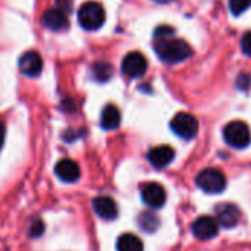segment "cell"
I'll list each match as a JSON object with an SVG mask.
<instances>
[{"label":"cell","instance_id":"6da1fadb","mask_svg":"<svg viewBox=\"0 0 251 251\" xmlns=\"http://www.w3.org/2000/svg\"><path fill=\"white\" fill-rule=\"evenodd\" d=\"M154 49L159 57L166 63H179L193 54L191 47L184 40L174 38V35L156 38Z\"/></svg>","mask_w":251,"mask_h":251},{"label":"cell","instance_id":"7a4b0ae2","mask_svg":"<svg viewBox=\"0 0 251 251\" xmlns=\"http://www.w3.org/2000/svg\"><path fill=\"white\" fill-rule=\"evenodd\" d=\"M106 21L104 7L99 1H85L78 10V22L87 31H97Z\"/></svg>","mask_w":251,"mask_h":251},{"label":"cell","instance_id":"3957f363","mask_svg":"<svg viewBox=\"0 0 251 251\" xmlns=\"http://www.w3.org/2000/svg\"><path fill=\"white\" fill-rule=\"evenodd\" d=\"M224 138L234 149H246L251 141L250 128L243 121H232L224 128Z\"/></svg>","mask_w":251,"mask_h":251},{"label":"cell","instance_id":"277c9868","mask_svg":"<svg viewBox=\"0 0 251 251\" xmlns=\"http://www.w3.org/2000/svg\"><path fill=\"white\" fill-rule=\"evenodd\" d=\"M200 190H203L207 194H219L226 188V178L225 175L215 168L204 169L199 174L196 179Z\"/></svg>","mask_w":251,"mask_h":251},{"label":"cell","instance_id":"5b68a950","mask_svg":"<svg viewBox=\"0 0 251 251\" xmlns=\"http://www.w3.org/2000/svg\"><path fill=\"white\" fill-rule=\"evenodd\" d=\"M171 129L182 140H193L199 132V122L193 115L181 112L171 121Z\"/></svg>","mask_w":251,"mask_h":251},{"label":"cell","instance_id":"8992f818","mask_svg":"<svg viewBox=\"0 0 251 251\" xmlns=\"http://www.w3.org/2000/svg\"><path fill=\"white\" fill-rule=\"evenodd\" d=\"M147 71V60L140 51L128 53L122 60V72L128 78H140Z\"/></svg>","mask_w":251,"mask_h":251},{"label":"cell","instance_id":"52a82bcc","mask_svg":"<svg viewBox=\"0 0 251 251\" xmlns=\"http://www.w3.org/2000/svg\"><path fill=\"white\" fill-rule=\"evenodd\" d=\"M141 199L149 207L160 209L166 203V191L157 182H147L141 185Z\"/></svg>","mask_w":251,"mask_h":251},{"label":"cell","instance_id":"ba28073f","mask_svg":"<svg viewBox=\"0 0 251 251\" xmlns=\"http://www.w3.org/2000/svg\"><path fill=\"white\" fill-rule=\"evenodd\" d=\"M18 66H19L21 74H24L25 76H29V78H35L43 71L41 54L35 50H28L24 54H21Z\"/></svg>","mask_w":251,"mask_h":251},{"label":"cell","instance_id":"9c48e42d","mask_svg":"<svg viewBox=\"0 0 251 251\" xmlns=\"http://www.w3.org/2000/svg\"><path fill=\"white\" fill-rule=\"evenodd\" d=\"M191 231H193V235L199 240H203V241L212 240L219 232V224L216 219L210 216H200L194 221Z\"/></svg>","mask_w":251,"mask_h":251},{"label":"cell","instance_id":"30bf717a","mask_svg":"<svg viewBox=\"0 0 251 251\" xmlns=\"http://www.w3.org/2000/svg\"><path fill=\"white\" fill-rule=\"evenodd\" d=\"M41 22L47 29L54 32H63L69 28V21L66 13L59 7H51L46 10L41 16Z\"/></svg>","mask_w":251,"mask_h":251},{"label":"cell","instance_id":"8fae6325","mask_svg":"<svg viewBox=\"0 0 251 251\" xmlns=\"http://www.w3.org/2000/svg\"><path fill=\"white\" fill-rule=\"evenodd\" d=\"M241 219L240 209L231 203H222L216 207V221L224 228H234Z\"/></svg>","mask_w":251,"mask_h":251},{"label":"cell","instance_id":"7c38bea8","mask_svg":"<svg viewBox=\"0 0 251 251\" xmlns=\"http://www.w3.org/2000/svg\"><path fill=\"white\" fill-rule=\"evenodd\" d=\"M147 157H149V162L154 168L162 169V168H166L168 165H171L174 162L175 150L171 146H157L149 151Z\"/></svg>","mask_w":251,"mask_h":251},{"label":"cell","instance_id":"4fadbf2b","mask_svg":"<svg viewBox=\"0 0 251 251\" xmlns=\"http://www.w3.org/2000/svg\"><path fill=\"white\" fill-rule=\"evenodd\" d=\"M56 176L63 182H75L81 176V171L76 162L71 159H62L54 166Z\"/></svg>","mask_w":251,"mask_h":251},{"label":"cell","instance_id":"5bb4252c","mask_svg":"<svg viewBox=\"0 0 251 251\" xmlns=\"http://www.w3.org/2000/svg\"><path fill=\"white\" fill-rule=\"evenodd\" d=\"M93 209L104 221H113L118 218V206L112 197L100 196L93 200Z\"/></svg>","mask_w":251,"mask_h":251},{"label":"cell","instance_id":"9a60e30c","mask_svg":"<svg viewBox=\"0 0 251 251\" xmlns=\"http://www.w3.org/2000/svg\"><path fill=\"white\" fill-rule=\"evenodd\" d=\"M100 125L106 131H113L121 125V112L115 104H107L100 118Z\"/></svg>","mask_w":251,"mask_h":251},{"label":"cell","instance_id":"2e32d148","mask_svg":"<svg viewBox=\"0 0 251 251\" xmlns=\"http://www.w3.org/2000/svg\"><path fill=\"white\" fill-rule=\"evenodd\" d=\"M116 250L118 251H144L143 241L132 234H124L116 241Z\"/></svg>","mask_w":251,"mask_h":251},{"label":"cell","instance_id":"e0dca14e","mask_svg":"<svg viewBox=\"0 0 251 251\" xmlns=\"http://www.w3.org/2000/svg\"><path fill=\"white\" fill-rule=\"evenodd\" d=\"M93 78L99 82H107L113 75V68L107 62H96L91 68Z\"/></svg>","mask_w":251,"mask_h":251},{"label":"cell","instance_id":"ac0fdd59","mask_svg":"<svg viewBox=\"0 0 251 251\" xmlns=\"http://www.w3.org/2000/svg\"><path fill=\"white\" fill-rule=\"evenodd\" d=\"M138 225L146 232H154L159 228V219L153 213L144 212L138 216Z\"/></svg>","mask_w":251,"mask_h":251},{"label":"cell","instance_id":"d6986e66","mask_svg":"<svg viewBox=\"0 0 251 251\" xmlns=\"http://www.w3.org/2000/svg\"><path fill=\"white\" fill-rule=\"evenodd\" d=\"M251 6V0H229V9L234 15L244 13Z\"/></svg>","mask_w":251,"mask_h":251},{"label":"cell","instance_id":"ffe728a7","mask_svg":"<svg viewBox=\"0 0 251 251\" xmlns=\"http://www.w3.org/2000/svg\"><path fill=\"white\" fill-rule=\"evenodd\" d=\"M241 49L243 51L251 57V31H247L241 38Z\"/></svg>","mask_w":251,"mask_h":251},{"label":"cell","instance_id":"44dd1931","mask_svg":"<svg viewBox=\"0 0 251 251\" xmlns=\"http://www.w3.org/2000/svg\"><path fill=\"white\" fill-rule=\"evenodd\" d=\"M43 232H44V225H43V222L38 219V221H35V222L32 224L31 231H29V235L34 237V238H37V237H40Z\"/></svg>","mask_w":251,"mask_h":251},{"label":"cell","instance_id":"7402d4cb","mask_svg":"<svg viewBox=\"0 0 251 251\" xmlns=\"http://www.w3.org/2000/svg\"><path fill=\"white\" fill-rule=\"evenodd\" d=\"M237 81H238V87L243 88V90H246L249 87V84H250V76L246 75V74H241Z\"/></svg>","mask_w":251,"mask_h":251},{"label":"cell","instance_id":"603a6c76","mask_svg":"<svg viewBox=\"0 0 251 251\" xmlns=\"http://www.w3.org/2000/svg\"><path fill=\"white\" fill-rule=\"evenodd\" d=\"M4 135H6V126H4L3 122H0V149H1V146L4 143Z\"/></svg>","mask_w":251,"mask_h":251},{"label":"cell","instance_id":"cb8c5ba5","mask_svg":"<svg viewBox=\"0 0 251 251\" xmlns=\"http://www.w3.org/2000/svg\"><path fill=\"white\" fill-rule=\"evenodd\" d=\"M157 3H169V1H174V0H154Z\"/></svg>","mask_w":251,"mask_h":251},{"label":"cell","instance_id":"d4e9b609","mask_svg":"<svg viewBox=\"0 0 251 251\" xmlns=\"http://www.w3.org/2000/svg\"><path fill=\"white\" fill-rule=\"evenodd\" d=\"M56 1H59L60 4H66V3H68L69 0H56Z\"/></svg>","mask_w":251,"mask_h":251}]
</instances>
